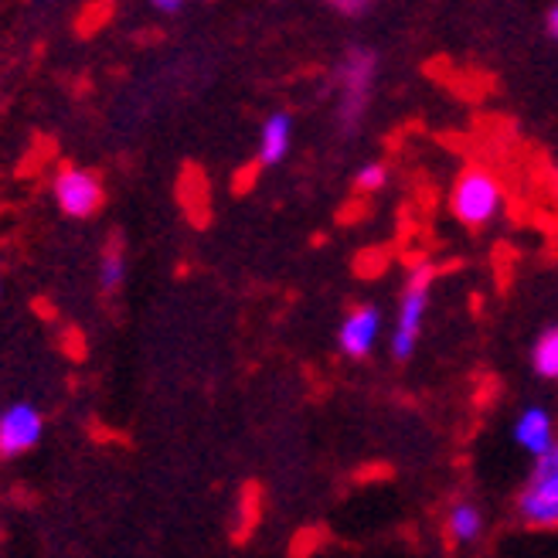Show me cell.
<instances>
[{
    "label": "cell",
    "mask_w": 558,
    "mask_h": 558,
    "mask_svg": "<svg viewBox=\"0 0 558 558\" xmlns=\"http://www.w3.org/2000/svg\"><path fill=\"white\" fill-rule=\"evenodd\" d=\"M446 527H450V538L453 542H477L484 532V518L473 505H457L446 518Z\"/></svg>",
    "instance_id": "obj_10"
},
{
    "label": "cell",
    "mask_w": 558,
    "mask_h": 558,
    "mask_svg": "<svg viewBox=\"0 0 558 558\" xmlns=\"http://www.w3.org/2000/svg\"><path fill=\"white\" fill-rule=\"evenodd\" d=\"M378 75V54L372 48H351L341 69H338V86H341V99H338V123L344 133H354L361 126V117H365L368 99H372V86Z\"/></svg>",
    "instance_id": "obj_1"
},
{
    "label": "cell",
    "mask_w": 558,
    "mask_h": 558,
    "mask_svg": "<svg viewBox=\"0 0 558 558\" xmlns=\"http://www.w3.org/2000/svg\"><path fill=\"white\" fill-rule=\"evenodd\" d=\"M518 511L532 527H558V446L538 457L532 481L521 490Z\"/></svg>",
    "instance_id": "obj_4"
},
{
    "label": "cell",
    "mask_w": 558,
    "mask_h": 558,
    "mask_svg": "<svg viewBox=\"0 0 558 558\" xmlns=\"http://www.w3.org/2000/svg\"><path fill=\"white\" fill-rule=\"evenodd\" d=\"M436 269L429 263H418L409 279H405V293L399 303V320L392 330V357L396 361H409L415 354L418 333H423V320L429 311V287H433Z\"/></svg>",
    "instance_id": "obj_3"
},
{
    "label": "cell",
    "mask_w": 558,
    "mask_h": 558,
    "mask_svg": "<svg viewBox=\"0 0 558 558\" xmlns=\"http://www.w3.org/2000/svg\"><path fill=\"white\" fill-rule=\"evenodd\" d=\"M385 181H388V167H385V163H365V167H361V171H357V178H354L357 191H365V194L381 191V187H385Z\"/></svg>",
    "instance_id": "obj_13"
},
{
    "label": "cell",
    "mask_w": 558,
    "mask_h": 558,
    "mask_svg": "<svg viewBox=\"0 0 558 558\" xmlns=\"http://www.w3.org/2000/svg\"><path fill=\"white\" fill-rule=\"evenodd\" d=\"M51 194H54V205H59L62 215L69 218H89L102 208V181L86 171V167H65V171L54 178L51 184Z\"/></svg>",
    "instance_id": "obj_5"
},
{
    "label": "cell",
    "mask_w": 558,
    "mask_h": 558,
    "mask_svg": "<svg viewBox=\"0 0 558 558\" xmlns=\"http://www.w3.org/2000/svg\"><path fill=\"white\" fill-rule=\"evenodd\" d=\"M532 361H535V372H538L542 378L558 381V327H551V330L542 333L538 344H535Z\"/></svg>",
    "instance_id": "obj_11"
},
{
    "label": "cell",
    "mask_w": 558,
    "mask_h": 558,
    "mask_svg": "<svg viewBox=\"0 0 558 558\" xmlns=\"http://www.w3.org/2000/svg\"><path fill=\"white\" fill-rule=\"evenodd\" d=\"M0 293H4V283H0Z\"/></svg>",
    "instance_id": "obj_17"
},
{
    "label": "cell",
    "mask_w": 558,
    "mask_h": 558,
    "mask_svg": "<svg viewBox=\"0 0 558 558\" xmlns=\"http://www.w3.org/2000/svg\"><path fill=\"white\" fill-rule=\"evenodd\" d=\"M126 279V259L120 248H106L102 263H99V283L102 290H120Z\"/></svg>",
    "instance_id": "obj_12"
},
{
    "label": "cell",
    "mask_w": 558,
    "mask_h": 558,
    "mask_svg": "<svg viewBox=\"0 0 558 558\" xmlns=\"http://www.w3.org/2000/svg\"><path fill=\"white\" fill-rule=\"evenodd\" d=\"M184 4L181 0H154V11H160V14H178Z\"/></svg>",
    "instance_id": "obj_14"
},
{
    "label": "cell",
    "mask_w": 558,
    "mask_h": 558,
    "mask_svg": "<svg viewBox=\"0 0 558 558\" xmlns=\"http://www.w3.org/2000/svg\"><path fill=\"white\" fill-rule=\"evenodd\" d=\"M378 333H381V314L378 306H354V311L344 317L341 330H338V348L348 357H368L378 344Z\"/></svg>",
    "instance_id": "obj_7"
},
{
    "label": "cell",
    "mask_w": 558,
    "mask_h": 558,
    "mask_svg": "<svg viewBox=\"0 0 558 558\" xmlns=\"http://www.w3.org/2000/svg\"><path fill=\"white\" fill-rule=\"evenodd\" d=\"M290 147H293V120H290V113H272V117H266V123L259 130V150H256L259 163L263 167L283 163L287 154H290Z\"/></svg>",
    "instance_id": "obj_9"
},
{
    "label": "cell",
    "mask_w": 558,
    "mask_h": 558,
    "mask_svg": "<svg viewBox=\"0 0 558 558\" xmlns=\"http://www.w3.org/2000/svg\"><path fill=\"white\" fill-rule=\"evenodd\" d=\"M548 27H551V35L558 38V4L551 8V14H548Z\"/></svg>",
    "instance_id": "obj_16"
},
{
    "label": "cell",
    "mask_w": 558,
    "mask_h": 558,
    "mask_svg": "<svg viewBox=\"0 0 558 558\" xmlns=\"http://www.w3.org/2000/svg\"><path fill=\"white\" fill-rule=\"evenodd\" d=\"M500 205H505V191H500V181L487 171V167H466V171L457 178L450 208L463 226L484 229L487 221H494L500 215Z\"/></svg>",
    "instance_id": "obj_2"
},
{
    "label": "cell",
    "mask_w": 558,
    "mask_h": 558,
    "mask_svg": "<svg viewBox=\"0 0 558 558\" xmlns=\"http://www.w3.org/2000/svg\"><path fill=\"white\" fill-rule=\"evenodd\" d=\"M45 436V418L32 402H14L0 412V457L32 453Z\"/></svg>",
    "instance_id": "obj_6"
},
{
    "label": "cell",
    "mask_w": 558,
    "mask_h": 558,
    "mask_svg": "<svg viewBox=\"0 0 558 558\" xmlns=\"http://www.w3.org/2000/svg\"><path fill=\"white\" fill-rule=\"evenodd\" d=\"M333 8H338L341 14H348V17H357V14L368 11V4H344V0H341V4H333Z\"/></svg>",
    "instance_id": "obj_15"
},
{
    "label": "cell",
    "mask_w": 558,
    "mask_h": 558,
    "mask_svg": "<svg viewBox=\"0 0 558 558\" xmlns=\"http://www.w3.org/2000/svg\"><path fill=\"white\" fill-rule=\"evenodd\" d=\"M514 439L518 446H524L527 453L535 457H545L551 446H555V426H551V412L542 409V405H532L518 415L514 423Z\"/></svg>",
    "instance_id": "obj_8"
}]
</instances>
